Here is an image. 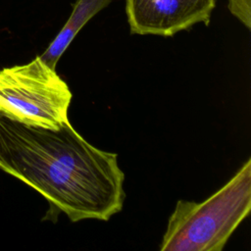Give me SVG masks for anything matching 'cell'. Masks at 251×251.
<instances>
[{
	"instance_id": "7a4b0ae2",
	"label": "cell",
	"mask_w": 251,
	"mask_h": 251,
	"mask_svg": "<svg viewBox=\"0 0 251 251\" xmlns=\"http://www.w3.org/2000/svg\"><path fill=\"white\" fill-rule=\"evenodd\" d=\"M251 210V159L202 202L178 200L161 251H221Z\"/></svg>"
},
{
	"instance_id": "6da1fadb",
	"label": "cell",
	"mask_w": 251,
	"mask_h": 251,
	"mask_svg": "<svg viewBox=\"0 0 251 251\" xmlns=\"http://www.w3.org/2000/svg\"><path fill=\"white\" fill-rule=\"evenodd\" d=\"M0 169L38 191L53 219L109 221L126 199L118 155L91 145L70 121L50 129L0 113Z\"/></svg>"
},
{
	"instance_id": "3957f363",
	"label": "cell",
	"mask_w": 251,
	"mask_h": 251,
	"mask_svg": "<svg viewBox=\"0 0 251 251\" xmlns=\"http://www.w3.org/2000/svg\"><path fill=\"white\" fill-rule=\"evenodd\" d=\"M73 94L39 56L0 71V113L20 123L58 129L69 122Z\"/></svg>"
},
{
	"instance_id": "5b68a950",
	"label": "cell",
	"mask_w": 251,
	"mask_h": 251,
	"mask_svg": "<svg viewBox=\"0 0 251 251\" xmlns=\"http://www.w3.org/2000/svg\"><path fill=\"white\" fill-rule=\"evenodd\" d=\"M113 0H76L67 23L39 56L50 68L56 70L57 63L78 31Z\"/></svg>"
},
{
	"instance_id": "277c9868",
	"label": "cell",
	"mask_w": 251,
	"mask_h": 251,
	"mask_svg": "<svg viewBox=\"0 0 251 251\" xmlns=\"http://www.w3.org/2000/svg\"><path fill=\"white\" fill-rule=\"evenodd\" d=\"M216 0H126V12L132 34L173 36L196 24L206 25Z\"/></svg>"
},
{
	"instance_id": "8992f818",
	"label": "cell",
	"mask_w": 251,
	"mask_h": 251,
	"mask_svg": "<svg viewBox=\"0 0 251 251\" xmlns=\"http://www.w3.org/2000/svg\"><path fill=\"white\" fill-rule=\"evenodd\" d=\"M227 8L248 29L251 28V0H228Z\"/></svg>"
}]
</instances>
